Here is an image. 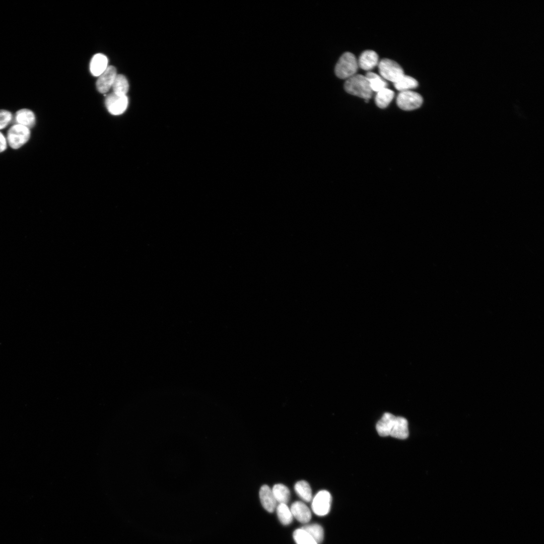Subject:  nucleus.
I'll return each mask as SVG.
<instances>
[{"label": "nucleus", "mask_w": 544, "mask_h": 544, "mask_svg": "<svg viewBox=\"0 0 544 544\" xmlns=\"http://www.w3.org/2000/svg\"><path fill=\"white\" fill-rule=\"evenodd\" d=\"M376 429L378 434L382 437L390 436L404 439L408 437L409 434L407 420L389 413L383 415L377 423Z\"/></svg>", "instance_id": "1"}, {"label": "nucleus", "mask_w": 544, "mask_h": 544, "mask_svg": "<svg viewBox=\"0 0 544 544\" xmlns=\"http://www.w3.org/2000/svg\"><path fill=\"white\" fill-rule=\"evenodd\" d=\"M345 91L353 95L369 99L372 96V91L365 76L355 75L347 79L344 84Z\"/></svg>", "instance_id": "2"}, {"label": "nucleus", "mask_w": 544, "mask_h": 544, "mask_svg": "<svg viewBox=\"0 0 544 544\" xmlns=\"http://www.w3.org/2000/svg\"><path fill=\"white\" fill-rule=\"evenodd\" d=\"M358 68V61L355 56L350 52L342 55L336 63L334 72L339 79H348L355 75Z\"/></svg>", "instance_id": "3"}, {"label": "nucleus", "mask_w": 544, "mask_h": 544, "mask_svg": "<svg viewBox=\"0 0 544 544\" xmlns=\"http://www.w3.org/2000/svg\"><path fill=\"white\" fill-rule=\"evenodd\" d=\"M30 137L29 128L20 124H15L8 130L7 140L12 148L18 149L28 142Z\"/></svg>", "instance_id": "4"}, {"label": "nucleus", "mask_w": 544, "mask_h": 544, "mask_svg": "<svg viewBox=\"0 0 544 544\" xmlns=\"http://www.w3.org/2000/svg\"><path fill=\"white\" fill-rule=\"evenodd\" d=\"M378 68L382 78L393 83L404 75L400 65L388 58L381 59L378 63Z\"/></svg>", "instance_id": "5"}, {"label": "nucleus", "mask_w": 544, "mask_h": 544, "mask_svg": "<svg viewBox=\"0 0 544 544\" xmlns=\"http://www.w3.org/2000/svg\"><path fill=\"white\" fill-rule=\"evenodd\" d=\"M423 98L419 93L410 90L399 93L396 98L397 106L406 111L419 108L423 103Z\"/></svg>", "instance_id": "6"}, {"label": "nucleus", "mask_w": 544, "mask_h": 544, "mask_svg": "<svg viewBox=\"0 0 544 544\" xmlns=\"http://www.w3.org/2000/svg\"><path fill=\"white\" fill-rule=\"evenodd\" d=\"M331 501L332 497L330 493L326 490H321L317 492L312 500V510L317 516H325L330 511Z\"/></svg>", "instance_id": "7"}, {"label": "nucleus", "mask_w": 544, "mask_h": 544, "mask_svg": "<svg viewBox=\"0 0 544 544\" xmlns=\"http://www.w3.org/2000/svg\"><path fill=\"white\" fill-rule=\"evenodd\" d=\"M128 104L126 95H120L113 92L107 95L105 99V105L110 113L119 115L125 112Z\"/></svg>", "instance_id": "8"}, {"label": "nucleus", "mask_w": 544, "mask_h": 544, "mask_svg": "<svg viewBox=\"0 0 544 544\" xmlns=\"http://www.w3.org/2000/svg\"><path fill=\"white\" fill-rule=\"evenodd\" d=\"M117 75L116 68L109 65L99 76L96 82L97 90L101 93L107 92L112 87L115 78Z\"/></svg>", "instance_id": "9"}, {"label": "nucleus", "mask_w": 544, "mask_h": 544, "mask_svg": "<svg viewBox=\"0 0 544 544\" xmlns=\"http://www.w3.org/2000/svg\"><path fill=\"white\" fill-rule=\"evenodd\" d=\"M290 510L293 516L301 523L306 524L309 522L311 518L310 510L302 502H294L291 506Z\"/></svg>", "instance_id": "10"}, {"label": "nucleus", "mask_w": 544, "mask_h": 544, "mask_svg": "<svg viewBox=\"0 0 544 544\" xmlns=\"http://www.w3.org/2000/svg\"><path fill=\"white\" fill-rule=\"evenodd\" d=\"M259 498L263 507L268 512L272 513L277 507V502L271 489L267 485H263L259 490Z\"/></svg>", "instance_id": "11"}, {"label": "nucleus", "mask_w": 544, "mask_h": 544, "mask_svg": "<svg viewBox=\"0 0 544 544\" xmlns=\"http://www.w3.org/2000/svg\"><path fill=\"white\" fill-rule=\"evenodd\" d=\"M358 66L366 71L370 70L378 63V56L376 52L371 50H365L360 55Z\"/></svg>", "instance_id": "12"}, {"label": "nucleus", "mask_w": 544, "mask_h": 544, "mask_svg": "<svg viewBox=\"0 0 544 544\" xmlns=\"http://www.w3.org/2000/svg\"><path fill=\"white\" fill-rule=\"evenodd\" d=\"M108 58L102 53H97L92 58L90 63V70L91 74L95 77H98L107 68Z\"/></svg>", "instance_id": "13"}, {"label": "nucleus", "mask_w": 544, "mask_h": 544, "mask_svg": "<svg viewBox=\"0 0 544 544\" xmlns=\"http://www.w3.org/2000/svg\"><path fill=\"white\" fill-rule=\"evenodd\" d=\"M16 124H20L28 127L31 128L35 124V115L33 112L30 109L23 108L18 110L15 116Z\"/></svg>", "instance_id": "14"}, {"label": "nucleus", "mask_w": 544, "mask_h": 544, "mask_svg": "<svg viewBox=\"0 0 544 544\" xmlns=\"http://www.w3.org/2000/svg\"><path fill=\"white\" fill-rule=\"evenodd\" d=\"M393 91L387 88L378 91L375 96V101L376 105L380 108H386L394 97Z\"/></svg>", "instance_id": "15"}, {"label": "nucleus", "mask_w": 544, "mask_h": 544, "mask_svg": "<svg viewBox=\"0 0 544 544\" xmlns=\"http://www.w3.org/2000/svg\"><path fill=\"white\" fill-rule=\"evenodd\" d=\"M294 490L303 501L309 502L312 500V490L306 481L302 480L297 482L294 486Z\"/></svg>", "instance_id": "16"}, {"label": "nucleus", "mask_w": 544, "mask_h": 544, "mask_svg": "<svg viewBox=\"0 0 544 544\" xmlns=\"http://www.w3.org/2000/svg\"><path fill=\"white\" fill-rule=\"evenodd\" d=\"M365 76L372 91L378 92L387 86V83L385 80L374 73L368 72Z\"/></svg>", "instance_id": "17"}, {"label": "nucleus", "mask_w": 544, "mask_h": 544, "mask_svg": "<svg viewBox=\"0 0 544 544\" xmlns=\"http://www.w3.org/2000/svg\"><path fill=\"white\" fill-rule=\"evenodd\" d=\"M273 495L277 502L286 504L289 502L290 492L286 486L281 484H276L271 489Z\"/></svg>", "instance_id": "18"}, {"label": "nucleus", "mask_w": 544, "mask_h": 544, "mask_svg": "<svg viewBox=\"0 0 544 544\" xmlns=\"http://www.w3.org/2000/svg\"><path fill=\"white\" fill-rule=\"evenodd\" d=\"M393 84L395 89L400 92L415 89L418 86V83L416 79L405 75Z\"/></svg>", "instance_id": "19"}, {"label": "nucleus", "mask_w": 544, "mask_h": 544, "mask_svg": "<svg viewBox=\"0 0 544 544\" xmlns=\"http://www.w3.org/2000/svg\"><path fill=\"white\" fill-rule=\"evenodd\" d=\"M111 88L113 93L120 95H126L129 89L127 79L123 75L117 74Z\"/></svg>", "instance_id": "20"}, {"label": "nucleus", "mask_w": 544, "mask_h": 544, "mask_svg": "<svg viewBox=\"0 0 544 544\" xmlns=\"http://www.w3.org/2000/svg\"><path fill=\"white\" fill-rule=\"evenodd\" d=\"M276 509L279 520L282 524L288 525L292 523L293 516L286 504L280 503Z\"/></svg>", "instance_id": "21"}, {"label": "nucleus", "mask_w": 544, "mask_h": 544, "mask_svg": "<svg viewBox=\"0 0 544 544\" xmlns=\"http://www.w3.org/2000/svg\"><path fill=\"white\" fill-rule=\"evenodd\" d=\"M301 528L306 531L318 544H320L323 541L324 530L320 525L316 523L307 524Z\"/></svg>", "instance_id": "22"}, {"label": "nucleus", "mask_w": 544, "mask_h": 544, "mask_svg": "<svg viewBox=\"0 0 544 544\" xmlns=\"http://www.w3.org/2000/svg\"><path fill=\"white\" fill-rule=\"evenodd\" d=\"M296 544H318L314 539L302 528L296 529L293 534Z\"/></svg>", "instance_id": "23"}, {"label": "nucleus", "mask_w": 544, "mask_h": 544, "mask_svg": "<svg viewBox=\"0 0 544 544\" xmlns=\"http://www.w3.org/2000/svg\"><path fill=\"white\" fill-rule=\"evenodd\" d=\"M13 116L11 112L5 109H0V129L6 127L11 122Z\"/></svg>", "instance_id": "24"}, {"label": "nucleus", "mask_w": 544, "mask_h": 544, "mask_svg": "<svg viewBox=\"0 0 544 544\" xmlns=\"http://www.w3.org/2000/svg\"><path fill=\"white\" fill-rule=\"evenodd\" d=\"M7 147V141L4 134L0 132V153L4 151Z\"/></svg>", "instance_id": "25"}]
</instances>
